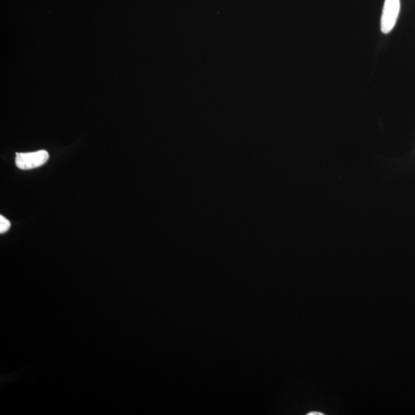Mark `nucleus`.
Listing matches in <instances>:
<instances>
[{"mask_svg": "<svg viewBox=\"0 0 415 415\" xmlns=\"http://www.w3.org/2000/svg\"><path fill=\"white\" fill-rule=\"evenodd\" d=\"M48 157L50 156L46 150L17 154L16 165L19 169L24 170L38 168L48 161Z\"/></svg>", "mask_w": 415, "mask_h": 415, "instance_id": "nucleus-1", "label": "nucleus"}, {"mask_svg": "<svg viewBox=\"0 0 415 415\" xmlns=\"http://www.w3.org/2000/svg\"><path fill=\"white\" fill-rule=\"evenodd\" d=\"M400 8V0H385L380 20V29L383 33H389L394 29L397 23Z\"/></svg>", "mask_w": 415, "mask_h": 415, "instance_id": "nucleus-2", "label": "nucleus"}, {"mask_svg": "<svg viewBox=\"0 0 415 415\" xmlns=\"http://www.w3.org/2000/svg\"><path fill=\"white\" fill-rule=\"evenodd\" d=\"M10 223L4 216H0V232L5 233L8 231L10 228Z\"/></svg>", "mask_w": 415, "mask_h": 415, "instance_id": "nucleus-3", "label": "nucleus"}, {"mask_svg": "<svg viewBox=\"0 0 415 415\" xmlns=\"http://www.w3.org/2000/svg\"><path fill=\"white\" fill-rule=\"evenodd\" d=\"M308 415H324V414L320 412H311L308 413Z\"/></svg>", "mask_w": 415, "mask_h": 415, "instance_id": "nucleus-4", "label": "nucleus"}]
</instances>
